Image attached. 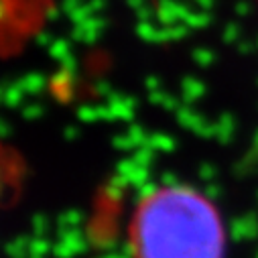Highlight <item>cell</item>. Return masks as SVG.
Returning <instances> with one entry per match:
<instances>
[{"label":"cell","instance_id":"1","mask_svg":"<svg viewBox=\"0 0 258 258\" xmlns=\"http://www.w3.org/2000/svg\"><path fill=\"white\" fill-rule=\"evenodd\" d=\"M131 258H226L228 234L216 204L187 185L141 198L128 226Z\"/></svg>","mask_w":258,"mask_h":258},{"label":"cell","instance_id":"2","mask_svg":"<svg viewBox=\"0 0 258 258\" xmlns=\"http://www.w3.org/2000/svg\"><path fill=\"white\" fill-rule=\"evenodd\" d=\"M5 175H7V163H5L3 145H0V198H3V189H5Z\"/></svg>","mask_w":258,"mask_h":258}]
</instances>
